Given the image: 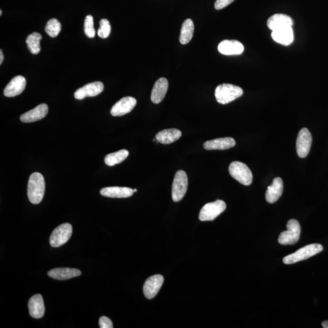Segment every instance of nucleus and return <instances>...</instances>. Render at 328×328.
Listing matches in <instances>:
<instances>
[{
	"instance_id": "0eeeda50",
	"label": "nucleus",
	"mask_w": 328,
	"mask_h": 328,
	"mask_svg": "<svg viewBox=\"0 0 328 328\" xmlns=\"http://www.w3.org/2000/svg\"><path fill=\"white\" fill-rule=\"evenodd\" d=\"M72 233V228L70 224L64 223L53 230L50 236L49 242L53 248L61 247L70 239Z\"/></svg>"
},
{
	"instance_id": "aec40b11",
	"label": "nucleus",
	"mask_w": 328,
	"mask_h": 328,
	"mask_svg": "<svg viewBox=\"0 0 328 328\" xmlns=\"http://www.w3.org/2000/svg\"><path fill=\"white\" fill-rule=\"evenodd\" d=\"M283 191V182L282 178H276L272 184L267 187L266 200L267 203L273 204L279 200Z\"/></svg>"
},
{
	"instance_id": "20e7f679",
	"label": "nucleus",
	"mask_w": 328,
	"mask_h": 328,
	"mask_svg": "<svg viewBox=\"0 0 328 328\" xmlns=\"http://www.w3.org/2000/svg\"><path fill=\"white\" fill-rule=\"evenodd\" d=\"M229 172L230 176L241 184L250 185L253 181L251 170L245 163L234 161L230 164Z\"/></svg>"
},
{
	"instance_id": "a211bd4d",
	"label": "nucleus",
	"mask_w": 328,
	"mask_h": 328,
	"mask_svg": "<svg viewBox=\"0 0 328 328\" xmlns=\"http://www.w3.org/2000/svg\"><path fill=\"white\" fill-rule=\"evenodd\" d=\"M30 314L34 318H42L45 314V307L42 296L36 294L32 296L28 303Z\"/></svg>"
},
{
	"instance_id": "7c9ffc66",
	"label": "nucleus",
	"mask_w": 328,
	"mask_h": 328,
	"mask_svg": "<svg viewBox=\"0 0 328 328\" xmlns=\"http://www.w3.org/2000/svg\"><path fill=\"white\" fill-rule=\"evenodd\" d=\"M99 326L100 328H113V324L109 318L102 316L99 319Z\"/></svg>"
},
{
	"instance_id": "5701e85b",
	"label": "nucleus",
	"mask_w": 328,
	"mask_h": 328,
	"mask_svg": "<svg viewBox=\"0 0 328 328\" xmlns=\"http://www.w3.org/2000/svg\"><path fill=\"white\" fill-rule=\"evenodd\" d=\"M103 197L112 198H125L132 196L134 191L131 188L109 187L103 188L100 192Z\"/></svg>"
},
{
	"instance_id": "bb28decb",
	"label": "nucleus",
	"mask_w": 328,
	"mask_h": 328,
	"mask_svg": "<svg viewBox=\"0 0 328 328\" xmlns=\"http://www.w3.org/2000/svg\"><path fill=\"white\" fill-rule=\"evenodd\" d=\"M42 37L39 33L35 32L30 35L26 39V44L30 51L33 54H38L40 52V41Z\"/></svg>"
},
{
	"instance_id": "9b49d317",
	"label": "nucleus",
	"mask_w": 328,
	"mask_h": 328,
	"mask_svg": "<svg viewBox=\"0 0 328 328\" xmlns=\"http://www.w3.org/2000/svg\"><path fill=\"white\" fill-rule=\"evenodd\" d=\"M104 85L101 81L88 84L79 88L74 93V97L77 100H82L87 97H94L102 92Z\"/></svg>"
},
{
	"instance_id": "ddd939ff",
	"label": "nucleus",
	"mask_w": 328,
	"mask_h": 328,
	"mask_svg": "<svg viewBox=\"0 0 328 328\" xmlns=\"http://www.w3.org/2000/svg\"><path fill=\"white\" fill-rule=\"evenodd\" d=\"M26 78L21 75H17L11 80L6 87L4 95L8 97H13L23 92L26 88Z\"/></svg>"
},
{
	"instance_id": "39448f33",
	"label": "nucleus",
	"mask_w": 328,
	"mask_h": 328,
	"mask_svg": "<svg viewBox=\"0 0 328 328\" xmlns=\"http://www.w3.org/2000/svg\"><path fill=\"white\" fill-rule=\"evenodd\" d=\"M286 227L288 230L280 233L279 242L282 245L295 244L298 241L300 236V225L297 220L292 219L288 221Z\"/></svg>"
},
{
	"instance_id": "2f4dec72",
	"label": "nucleus",
	"mask_w": 328,
	"mask_h": 328,
	"mask_svg": "<svg viewBox=\"0 0 328 328\" xmlns=\"http://www.w3.org/2000/svg\"><path fill=\"white\" fill-rule=\"evenodd\" d=\"M235 0H216L215 3H214V8L216 10H220L228 6V5L231 4Z\"/></svg>"
},
{
	"instance_id": "b1692460",
	"label": "nucleus",
	"mask_w": 328,
	"mask_h": 328,
	"mask_svg": "<svg viewBox=\"0 0 328 328\" xmlns=\"http://www.w3.org/2000/svg\"><path fill=\"white\" fill-rule=\"evenodd\" d=\"M181 135V131L178 129H167L159 132L156 135V140L162 144H170L178 140Z\"/></svg>"
},
{
	"instance_id": "f704fd0d",
	"label": "nucleus",
	"mask_w": 328,
	"mask_h": 328,
	"mask_svg": "<svg viewBox=\"0 0 328 328\" xmlns=\"http://www.w3.org/2000/svg\"><path fill=\"white\" fill-rule=\"evenodd\" d=\"M134 192H137V189H134L133 190Z\"/></svg>"
},
{
	"instance_id": "9d476101",
	"label": "nucleus",
	"mask_w": 328,
	"mask_h": 328,
	"mask_svg": "<svg viewBox=\"0 0 328 328\" xmlns=\"http://www.w3.org/2000/svg\"><path fill=\"white\" fill-rule=\"evenodd\" d=\"M164 279L161 275H154L149 277L144 283L143 291L145 296L148 299H152L161 288Z\"/></svg>"
},
{
	"instance_id": "f8f14e48",
	"label": "nucleus",
	"mask_w": 328,
	"mask_h": 328,
	"mask_svg": "<svg viewBox=\"0 0 328 328\" xmlns=\"http://www.w3.org/2000/svg\"><path fill=\"white\" fill-rule=\"evenodd\" d=\"M136 103L137 101L134 97H125L112 107L111 114L115 117L127 115L133 110Z\"/></svg>"
},
{
	"instance_id": "393cba45",
	"label": "nucleus",
	"mask_w": 328,
	"mask_h": 328,
	"mask_svg": "<svg viewBox=\"0 0 328 328\" xmlns=\"http://www.w3.org/2000/svg\"><path fill=\"white\" fill-rule=\"evenodd\" d=\"M194 24L191 19H187L182 25L179 42L182 45H186L190 42L194 36Z\"/></svg>"
},
{
	"instance_id": "f03ea898",
	"label": "nucleus",
	"mask_w": 328,
	"mask_h": 328,
	"mask_svg": "<svg viewBox=\"0 0 328 328\" xmlns=\"http://www.w3.org/2000/svg\"><path fill=\"white\" fill-rule=\"evenodd\" d=\"M242 94L243 90L241 88L229 84L218 85L214 93L217 102L223 105L232 102L241 97Z\"/></svg>"
},
{
	"instance_id": "72a5a7b5",
	"label": "nucleus",
	"mask_w": 328,
	"mask_h": 328,
	"mask_svg": "<svg viewBox=\"0 0 328 328\" xmlns=\"http://www.w3.org/2000/svg\"><path fill=\"white\" fill-rule=\"evenodd\" d=\"M321 325H322V327L324 328H328V321H323L322 323H321Z\"/></svg>"
},
{
	"instance_id": "412c9836",
	"label": "nucleus",
	"mask_w": 328,
	"mask_h": 328,
	"mask_svg": "<svg viewBox=\"0 0 328 328\" xmlns=\"http://www.w3.org/2000/svg\"><path fill=\"white\" fill-rule=\"evenodd\" d=\"M267 25L271 31H274L281 28L292 26L294 20L286 14H277L268 19Z\"/></svg>"
},
{
	"instance_id": "4468645a",
	"label": "nucleus",
	"mask_w": 328,
	"mask_h": 328,
	"mask_svg": "<svg viewBox=\"0 0 328 328\" xmlns=\"http://www.w3.org/2000/svg\"><path fill=\"white\" fill-rule=\"evenodd\" d=\"M244 46L239 41L225 40L217 46L218 51L226 56L240 55L244 51Z\"/></svg>"
},
{
	"instance_id": "a878e982",
	"label": "nucleus",
	"mask_w": 328,
	"mask_h": 328,
	"mask_svg": "<svg viewBox=\"0 0 328 328\" xmlns=\"http://www.w3.org/2000/svg\"><path fill=\"white\" fill-rule=\"evenodd\" d=\"M128 155V151L125 149L121 150L115 153L107 154L105 157V162L107 166H114L116 164L124 161Z\"/></svg>"
},
{
	"instance_id": "6ab92c4d",
	"label": "nucleus",
	"mask_w": 328,
	"mask_h": 328,
	"mask_svg": "<svg viewBox=\"0 0 328 328\" xmlns=\"http://www.w3.org/2000/svg\"><path fill=\"white\" fill-rule=\"evenodd\" d=\"M236 142L232 138H217L215 140L206 142L203 145L205 150H224L234 147Z\"/></svg>"
},
{
	"instance_id": "f257e3e1",
	"label": "nucleus",
	"mask_w": 328,
	"mask_h": 328,
	"mask_svg": "<svg viewBox=\"0 0 328 328\" xmlns=\"http://www.w3.org/2000/svg\"><path fill=\"white\" fill-rule=\"evenodd\" d=\"M45 192V181L43 176L36 172L30 176L28 185V196L31 203L38 204L43 200Z\"/></svg>"
},
{
	"instance_id": "2eb2a0df",
	"label": "nucleus",
	"mask_w": 328,
	"mask_h": 328,
	"mask_svg": "<svg viewBox=\"0 0 328 328\" xmlns=\"http://www.w3.org/2000/svg\"><path fill=\"white\" fill-rule=\"evenodd\" d=\"M271 37L276 42L284 46H289L294 41V33L292 26H286L272 31Z\"/></svg>"
},
{
	"instance_id": "6e6552de",
	"label": "nucleus",
	"mask_w": 328,
	"mask_h": 328,
	"mask_svg": "<svg viewBox=\"0 0 328 328\" xmlns=\"http://www.w3.org/2000/svg\"><path fill=\"white\" fill-rule=\"evenodd\" d=\"M188 188L187 174L183 170L176 173L172 185V199L174 202L180 201L184 197Z\"/></svg>"
},
{
	"instance_id": "f3484780",
	"label": "nucleus",
	"mask_w": 328,
	"mask_h": 328,
	"mask_svg": "<svg viewBox=\"0 0 328 328\" xmlns=\"http://www.w3.org/2000/svg\"><path fill=\"white\" fill-rule=\"evenodd\" d=\"M169 82L166 78H160L154 84L151 91V100L154 104L161 102L168 90Z\"/></svg>"
},
{
	"instance_id": "1a4fd4ad",
	"label": "nucleus",
	"mask_w": 328,
	"mask_h": 328,
	"mask_svg": "<svg viewBox=\"0 0 328 328\" xmlns=\"http://www.w3.org/2000/svg\"><path fill=\"white\" fill-rule=\"evenodd\" d=\"M312 142V135L307 128H302L299 131L296 142V153L301 158L308 156L311 147Z\"/></svg>"
},
{
	"instance_id": "c85d7f7f",
	"label": "nucleus",
	"mask_w": 328,
	"mask_h": 328,
	"mask_svg": "<svg viewBox=\"0 0 328 328\" xmlns=\"http://www.w3.org/2000/svg\"><path fill=\"white\" fill-rule=\"evenodd\" d=\"M84 31L87 36L94 38L96 36V31L94 28V20L92 15H87L85 20Z\"/></svg>"
},
{
	"instance_id": "473e14b6",
	"label": "nucleus",
	"mask_w": 328,
	"mask_h": 328,
	"mask_svg": "<svg viewBox=\"0 0 328 328\" xmlns=\"http://www.w3.org/2000/svg\"><path fill=\"white\" fill-rule=\"evenodd\" d=\"M4 61V56H3L2 50H0V65L2 64V63Z\"/></svg>"
},
{
	"instance_id": "4be33fe9",
	"label": "nucleus",
	"mask_w": 328,
	"mask_h": 328,
	"mask_svg": "<svg viewBox=\"0 0 328 328\" xmlns=\"http://www.w3.org/2000/svg\"><path fill=\"white\" fill-rule=\"evenodd\" d=\"M81 271L74 268H56L49 271L48 275L52 279L59 280H65L80 276Z\"/></svg>"
},
{
	"instance_id": "423d86ee",
	"label": "nucleus",
	"mask_w": 328,
	"mask_h": 328,
	"mask_svg": "<svg viewBox=\"0 0 328 328\" xmlns=\"http://www.w3.org/2000/svg\"><path fill=\"white\" fill-rule=\"evenodd\" d=\"M226 209V204L225 201L222 200H217L205 204L202 208L200 214H199V219L201 222H206V221H213L222 213Z\"/></svg>"
},
{
	"instance_id": "c756f323",
	"label": "nucleus",
	"mask_w": 328,
	"mask_h": 328,
	"mask_svg": "<svg viewBox=\"0 0 328 328\" xmlns=\"http://www.w3.org/2000/svg\"><path fill=\"white\" fill-rule=\"evenodd\" d=\"M111 33V25L106 19H102L100 21V28L98 30V36L102 39H106Z\"/></svg>"
},
{
	"instance_id": "7ed1b4c3",
	"label": "nucleus",
	"mask_w": 328,
	"mask_h": 328,
	"mask_svg": "<svg viewBox=\"0 0 328 328\" xmlns=\"http://www.w3.org/2000/svg\"><path fill=\"white\" fill-rule=\"evenodd\" d=\"M323 250V246L320 244H309L284 258L283 262L286 264H294L298 261L307 260Z\"/></svg>"
},
{
	"instance_id": "dca6fc26",
	"label": "nucleus",
	"mask_w": 328,
	"mask_h": 328,
	"mask_svg": "<svg viewBox=\"0 0 328 328\" xmlns=\"http://www.w3.org/2000/svg\"><path fill=\"white\" fill-rule=\"evenodd\" d=\"M48 106L46 104H40L36 108L24 113L20 116V121L24 123L34 122L43 119L48 114Z\"/></svg>"
},
{
	"instance_id": "cd10ccee",
	"label": "nucleus",
	"mask_w": 328,
	"mask_h": 328,
	"mask_svg": "<svg viewBox=\"0 0 328 328\" xmlns=\"http://www.w3.org/2000/svg\"><path fill=\"white\" fill-rule=\"evenodd\" d=\"M62 30V25L58 19H50L47 23L45 31L48 36L52 38L58 37Z\"/></svg>"
},
{
	"instance_id": "c9c22d12",
	"label": "nucleus",
	"mask_w": 328,
	"mask_h": 328,
	"mask_svg": "<svg viewBox=\"0 0 328 328\" xmlns=\"http://www.w3.org/2000/svg\"><path fill=\"white\" fill-rule=\"evenodd\" d=\"M2 15V11L1 10L0 11V15Z\"/></svg>"
}]
</instances>
